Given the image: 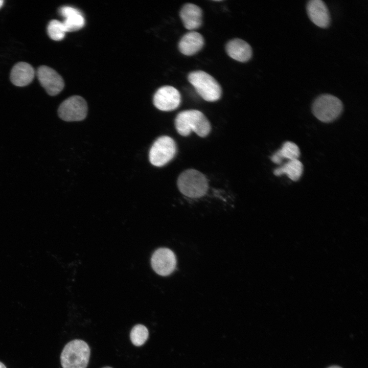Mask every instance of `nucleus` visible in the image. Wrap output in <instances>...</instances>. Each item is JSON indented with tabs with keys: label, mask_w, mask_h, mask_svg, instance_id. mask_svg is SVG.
<instances>
[{
	"label": "nucleus",
	"mask_w": 368,
	"mask_h": 368,
	"mask_svg": "<svg viewBox=\"0 0 368 368\" xmlns=\"http://www.w3.org/2000/svg\"><path fill=\"white\" fill-rule=\"evenodd\" d=\"M177 132L183 136H188L192 131L204 137L211 130V124L201 111L196 109L183 110L178 113L175 119Z\"/></svg>",
	"instance_id": "obj_1"
},
{
	"label": "nucleus",
	"mask_w": 368,
	"mask_h": 368,
	"mask_svg": "<svg viewBox=\"0 0 368 368\" xmlns=\"http://www.w3.org/2000/svg\"><path fill=\"white\" fill-rule=\"evenodd\" d=\"M177 187L184 195L192 198L204 196L208 190V181L200 172L192 169L186 170L179 176Z\"/></svg>",
	"instance_id": "obj_2"
},
{
	"label": "nucleus",
	"mask_w": 368,
	"mask_h": 368,
	"mask_svg": "<svg viewBox=\"0 0 368 368\" xmlns=\"http://www.w3.org/2000/svg\"><path fill=\"white\" fill-rule=\"evenodd\" d=\"M90 356V349L87 343L80 339L67 343L60 356L63 368H86Z\"/></svg>",
	"instance_id": "obj_3"
},
{
	"label": "nucleus",
	"mask_w": 368,
	"mask_h": 368,
	"mask_svg": "<svg viewBox=\"0 0 368 368\" xmlns=\"http://www.w3.org/2000/svg\"><path fill=\"white\" fill-rule=\"evenodd\" d=\"M188 79L198 95L204 100L215 102L220 98L221 87L216 79L209 74L202 71H193L189 74Z\"/></svg>",
	"instance_id": "obj_4"
},
{
	"label": "nucleus",
	"mask_w": 368,
	"mask_h": 368,
	"mask_svg": "<svg viewBox=\"0 0 368 368\" xmlns=\"http://www.w3.org/2000/svg\"><path fill=\"white\" fill-rule=\"evenodd\" d=\"M343 110V104L336 97L324 94L313 102L312 111L314 116L321 122L328 123L336 119Z\"/></svg>",
	"instance_id": "obj_5"
},
{
	"label": "nucleus",
	"mask_w": 368,
	"mask_h": 368,
	"mask_svg": "<svg viewBox=\"0 0 368 368\" xmlns=\"http://www.w3.org/2000/svg\"><path fill=\"white\" fill-rule=\"evenodd\" d=\"M176 151L174 140L168 136H162L154 142L150 149V162L156 167L163 166L173 158Z\"/></svg>",
	"instance_id": "obj_6"
},
{
	"label": "nucleus",
	"mask_w": 368,
	"mask_h": 368,
	"mask_svg": "<svg viewBox=\"0 0 368 368\" xmlns=\"http://www.w3.org/2000/svg\"><path fill=\"white\" fill-rule=\"evenodd\" d=\"M87 104L79 96L67 98L59 105L58 114L60 119L67 122L82 121L86 117Z\"/></svg>",
	"instance_id": "obj_7"
},
{
	"label": "nucleus",
	"mask_w": 368,
	"mask_h": 368,
	"mask_svg": "<svg viewBox=\"0 0 368 368\" xmlns=\"http://www.w3.org/2000/svg\"><path fill=\"white\" fill-rule=\"evenodd\" d=\"M37 76L40 84L50 96L59 94L64 88V82L62 77L48 66H40L37 70Z\"/></svg>",
	"instance_id": "obj_8"
},
{
	"label": "nucleus",
	"mask_w": 368,
	"mask_h": 368,
	"mask_svg": "<svg viewBox=\"0 0 368 368\" xmlns=\"http://www.w3.org/2000/svg\"><path fill=\"white\" fill-rule=\"evenodd\" d=\"M153 104L162 111H171L176 109L180 104L181 96L175 87L166 85L160 87L155 93Z\"/></svg>",
	"instance_id": "obj_9"
},
{
	"label": "nucleus",
	"mask_w": 368,
	"mask_h": 368,
	"mask_svg": "<svg viewBox=\"0 0 368 368\" xmlns=\"http://www.w3.org/2000/svg\"><path fill=\"white\" fill-rule=\"evenodd\" d=\"M176 259L173 251L167 248L156 250L151 257V266L154 271L162 276H167L175 270Z\"/></svg>",
	"instance_id": "obj_10"
},
{
	"label": "nucleus",
	"mask_w": 368,
	"mask_h": 368,
	"mask_svg": "<svg viewBox=\"0 0 368 368\" xmlns=\"http://www.w3.org/2000/svg\"><path fill=\"white\" fill-rule=\"evenodd\" d=\"M307 11L310 20L316 26L326 28L330 25L331 18L329 11L323 1H309L307 4Z\"/></svg>",
	"instance_id": "obj_11"
},
{
	"label": "nucleus",
	"mask_w": 368,
	"mask_h": 368,
	"mask_svg": "<svg viewBox=\"0 0 368 368\" xmlns=\"http://www.w3.org/2000/svg\"><path fill=\"white\" fill-rule=\"evenodd\" d=\"M179 15L184 27L190 31H194L202 25V11L194 4H185L180 11Z\"/></svg>",
	"instance_id": "obj_12"
},
{
	"label": "nucleus",
	"mask_w": 368,
	"mask_h": 368,
	"mask_svg": "<svg viewBox=\"0 0 368 368\" xmlns=\"http://www.w3.org/2000/svg\"><path fill=\"white\" fill-rule=\"evenodd\" d=\"M204 38L201 34L195 31L186 33L178 43L179 51L186 56H191L199 52L203 47Z\"/></svg>",
	"instance_id": "obj_13"
},
{
	"label": "nucleus",
	"mask_w": 368,
	"mask_h": 368,
	"mask_svg": "<svg viewBox=\"0 0 368 368\" xmlns=\"http://www.w3.org/2000/svg\"><path fill=\"white\" fill-rule=\"evenodd\" d=\"M225 50L229 57L241 62L248 61L252 54L250 45L245 41L239 38L229 40L226 44Z\"/></svg>",
	"instance_id": "obj_14"
},
{
	"label": "nucleus",
	"mask_w": 368,
	"mask_h": 368,
	"mask_svg": "<svg viewBox=\"0 0 368 368\" xmlns=\"http://www.w3.org/2000/svg\"><path fill=\"white\" fill-rule=\"evenodd\" d=\"M35 76L34 68L25 62H19L12 67L10 79L12 83L17 86H25L29 84Z\"/></svg>",
	"instance_id": "obj_15"
},
{
	"label": "nucleus",
	"mask_w": 368,
	"mask_h": 368,
	"mask_svg": "<svg viewBox=\"0 0 368 368\" xmlns=\"http://www.w3.org/2000/svg\"><path fill=\"white\" fill-rule=\"evenodd\" d=\"M59 12L65 18L62 22L66 32L76 31L81 29L85 25V19L79 10L71 7H61Z\"/></svg>",
	"instance_id": "obj_16"
},
{
	"label": "nucleus",
	"mask_w": 368,
	"mask_h": 368,
	"mask_svg": "<svg viewBox=\"0 0 368 368\" xmlns=\"http://www.w3.org/2000/svg\"><path fill=\"white\" fill-rule=\"evenodd\" d=\"M300 155L298 147L295 143L288 141L283 144L281 149L274 153L271 159L273 163L280 164L284 158L289 160L298 159Z\"/></svg>",
	"instance_id": "obj_17"
},
{
	"label": "nucleus",
	"mask_w": 368,
	"mask_h": 368,
	"mask_svg": "<svg viewBox=\"0 0 368 368\" xmlns=\"http://www.w3.org/2000/svg\"><path fill=\"white\" fill-rule=\"evenodd\" d=\"M303 171V166L298 159L289 160L281 167L274 170L276 176L286 174L293 181H297L301 177Z\"/></svg>",
	"instance_id": "obj_18"
},
{
	"label": "nucleus",
	"mask_w": 368,
	"mask_h": 368,
	"mask_svg": "<svg viewBox=\"0 0 368 368\" xmlns=\"http://www.w3.org/2000/svg\"><path fill=\"white\" fill-rule=\"evenodd\" d=\"M149 332L147 328L144 325L137 324L131 330L130 337L132 343L135 346L143 345L148 338Z\"/></svg>",
	"instance_id": "obj_19"
},
{
	"label": "nucleus",
	"mask_w": 368,
	"mask_h": 368,
	"mask_svg": "<svg viewBox=\"0 0 368 368\" xmlns=\"http://www.w3.org/2000/svg\"><path fill=\"white\" fill-rule=\"evenodd\" d=\"M66 32L62 22L58 20L52 19L48 24L47 33L52 40H61L64 38Z\"/></svg>",
	"instance_id": "obj_20"
},
{
	"label": "nucleus",
	"mask_w": 368,
	"mask_h": 368,
	"mask_svg": "<svg viewBox=\"0 0 368 368\" xmlns=\"http://www.w3.org/2000/svg\"><path fill=\"white\" fill-rule=\"evenodd\" d=\"M0 368H6V367L4 363L0 362Z\"/></svg>",
	"instance_id": "obj_21"
},
{
	"label": "nucleus",
	"mask_w": 368,
	"mask_h": 368,
	"mask_svg": "<svg viewBox=\"0 0 368 368\" xmlns=\"http://www.w3.org/2000/svg\"><path fill=\"white\" fill-rule=\"evenodd\" d=\"M3 3H4V1H3V0H0V8H1V7L3 6Z\"/></svg>",
	"instance_id": "obj_22"
},
{
	"label": "nucleus",
	"mask_w": 368,
	"mask_h": 368,
	"mask_svg": "<svg viewBox=\"0 0 368 368\" xmlns=\"http://www.w3.org/2000/svg\"><path fill=\"white\" fill-rule=\"evenodd\" d=\"M328 368H341V367H339V366H330V367H328Z\"/></svg>",
	"instance_id": "obj_23"
},
{
	"label": "nucleus",
	"mask_w": 368,
	"mask_h": 368,
	"mask_svg": "<svg viewBox=\"0 0 368 368\" xmlns=\"http://www.w3.org/2000/svg\"><path fill=\"white\" fill-rule=\"evenodd\" d=\"M103 368H112V367H109V366H106V367H104Z\"/></svg>",
	"instance_id": "obj_24"
}]
</instances>
